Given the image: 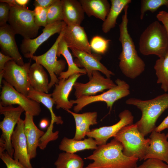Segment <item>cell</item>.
Here are the masks:
<instances>
[{"label": "cell", "instance_id": "obj_1", "mask_svg": "<svg viewBox=\"0 0 168 168\" xmlns=\"http://www.w3.org/2000/svg\"><path fill=\"white\" fill-rule=\"evenodd\" d=\"M128 5L124 8L122 21L119 25L120 32L119 40L122 47V50L119 58V67L122 73L126 77L131 79H135L144 71L145 64L138 56L134 42L128 32Z\"/></svg>", "mask_w": 168, "mask_h": 168}, {"label": "cell", "instance_id": "obj_2", "mask_svg": "<svg viewBox=\"0 0 168 168\" xmlns=\"http://www.w3.org/2000/svg\"><path fill=\"white\" fill-rule=\"evenodd\" d=\"M122 143L114 138L109 143L98 146L85 159L93 162L83 168H136L139 160L125 155Z\"/></svg>", "mask_w": 168, "mask_h": 168}, {"label": "cell", "instance_id": "obj_3", "mask_svg": "<svg viewBox=\"0 0 168 168\" xmlns=\"http://www.w3.org/2000/svg\"><path fill=\"white\" fill-rule=\"evenodd\" d=\"M125 102L127 104L136 106L141 110V118L135 124L139 131L145 137L155 129L158 118L168 108V93L147 100L130 98Z\"/></svg>", "mask_w": 168, "mask_h": 168}, {"label": "cell", "instance_id": "obj_4", "mask_svg": "<svg viewBox=\"0 0 168 168\" xmlns=\"http://www.w3.org/2000/svg\"><path fill=\"white\" fill-rule=\"evenodd\" d=\"M139 48L143 55L164 57L168 50V37L163 25L156 21L150 24L140 35Z\"/></svg>", "mask_w": 168, "mask_h": 168}, {"label": "cell", "instance_id": "obj_5", "mask_svg": "<svg viewBox=\"0 0 168 168\" xmlns=\"http://www.w3.org/2000/svg\"><path fill=\"white\" fill-rule=\"evenodd\" d=\"M10 6L9 25L15 34L24 39H32L37 37L40 27L36 24L33 11L17 5L15 0H3Z\"/></svg>", "mask_w": 168, "mask_h": 168}, {"label": "cell", "instance_id": "obj_6", "mask_svg": "<svg viewBox=\"0 0 168 168\" xmlns=\"http://www.w3.org/2000/svg\"><path fill=\"white\" fill-rule=\"evenodd\" d=\"M114 137L122 143L125 155L137 158L140 160L144 159L150 139L145 138L135 124L124 127Z\"/></svg>", "mask_w": 168, "mask_h": 168}, {"label": "cell", "instance_id": "obj_7", "mask_svg": "<svg viewBox=\"0 0 168 168\" xmlns=\"http://www.w3.org/2000/svg\"><path fill=\"white\" fill-rule=\"evenodd\" d=\"M116 85L102 93L91 96H83L75 100H70L71 102L76 104L73 107L74 112L77 113L86 106L98 101L105 102L110 112L114 103L117 100L128 96L130 94V86L124 81L117 79Z\"/></svg>", "mask_w": 168, "mask_h": 168}, {"label": "cell", "instance_id": "obj_8", "mask_svg": "<svg viewBox=\"0 0 168 168\" xmlns=\"http://www.w3.org/2000/svg\"><path fill=\"white\" fill-rule=\"evenodd\" d=\"M24 111L20 106L15 107L12 105L3 106L0 104V113L4 117L0 123V128L2 131L0 138V152L5 150L12 157L14 150L11 143V137L15 127Z\"/></svg>", "mask_w": 168, "mask_h": 168}, {"label": "cell", "instance_id": "obj_9", "mask_svg": "<svg viewBox=\"0 0 168 168\" xmlns=\"http://www.w3.org/2000/svg\"><path fill=\"white\" fill-rule=\"evenodd\" d=\"M64 30L59 34L54 44L48 50L40 55H33L31 58L35 63L42 65L49 72L50 77L49 84V90L54 85L58 83L59 79L57 75L59 76L63 72L66 67V62L64 60L57 59L58 46L63 36Z\"/></svg>", "mask_w": 168, "mask_h": 168}, {"label": "cell", "instance_id": "obj_10", "mask_svg": "<svg viewBox=\"0 0 168 168\" xmlns=\"http://www.w3.org/2000/svg\"><path fill=\"white\" fill-rule=\"evenodd\" d=\"M2 84L0 104L3 106L18 105L25 112L34 116L40 114L41 111L40 103L18 92L4 80H2Z\"/></svg>", "mask_w": 168, "mask_h": 168}, {"label": "cell", "instance_id": "obj_11", "mask_svg": "<svg viewBox=\"0 0 168 168\" xmlns=\"http://www.w3.org/2000/svg\"><path fill=\"white\" fill-rule=\"evenodd\" d=\"M30 65L29 62L20 66L12 60L6 63L3 70L4 80L17 91L27 96L31 87L28 76Z\"/></svg>", "mask_w": 168, "mask_h": 168}, {"label": "cell", "instance_id": "obj_12", "mask_svg": "<svg viewBox=\"0 0 168 168\" xmlns=\"http://www.w3.org/2000/svg\"><path fill=\"white\" fill-rule=\"evenodd\" d=\"M119 117L120 119L116 123L92 129L86 133V136L94 139L98 146L106 144L109 138L114 137L122 128L133 124V116L128 110H125L120 112Z\"/></svg>", "mask_w": 168, "mask_h": 168}, {"label": "cell", "instance_id": "obj_13", "mask_svg": "<svg viewBox=\"0 0 168 168\" xmlns=\"http://www.w3.org/2000/svg\"><path fill=\"white\" fill-rule=\"evenodd\" d=\"M27 96L39 103L44 105L49 110L51 116V121L48 129L41 139L44 142L48 143L49 142L56 140L58 137L59 131L53 132L54 124H62L63 123L61 117L56 116L53 110L54 102L52 97L51 94L46 93L34 90L31 87L29 91Z\"/></svg>", "mask_w": 168, "mask_h": 168}, {"label": "cell", "instance_id": "obj_14", "mask_svg": "<svg viewBox=\"0 0 168 168\" xmlns=\"http://www.w3.org/2000/svg\"><path fill=\"white\" fill-rule=\"evenodd\" d=\"M67 25L63 21H59L48 24L39 36L32 39H23L20 45V50L24 56L31 58L39 47L52 35L59 34Z\"/></svg>", "mask_w": 168, "mask_h": 168}, {"label": "cell", "instance_id": "obj_15", "mask_svg": "<svg viewBox=\"0 0 168 168\" xmlns=\"http://www.w3.org/2000/svg\"><path fill=\"white\" fill-rule=\"evenodd\" d=\"M116 85L110 78H105L99 71H94L89 81L83 83L76 82L73 87L76 99L83 96H94L106 89H110Z\"/></svg>", "mask_w": 168, "mask_h": 168}, {"label": "cell", "instance_id": "obj_16", "mask_svg": "<svg viewBox=\"0 0 168 168\" xmlns=\"http://www.w3.org/2000/svg\"><path fill=\"white\" fill-rule=\"evenodd\" d=\"M70 49L73 56L76 58L74 61L75 64L78 67L83 68L86 70L89 79L92 77L93 71L95 70L101 72L108 78L114 75L100 62L101 58L100 55L90 54L73 48Z\"/></svg>", "mask_w": 168, "mask_h": 168}, {"label": "cell", "instance_id": "obj_17", "mask_svg": "<svg viewBox=\"0 0 168 168\" xmlns=\"http://www.w3.org/2000/svg\"><path fill=\"white\" fill-rule=\"evenodd\" d=\"M24 121L20 119L18 122L11 137V143L14 150L13 158L26 168H33L28 154V146L24 131Z\"/></svg>", "mask_w": 168, "mask_h": 168}, {"label": "cell", "instance_id": "obj_18", "mask_svg": "<svg viewBox=\"0 0 168 168\" xmlns=\"http://www.w3.org/2000/svg\"><path fill=\"white\" fill-rule=\"evenodd\" d=\"M82 74L76 73L70 76L66 79H59L57 84H55V88L51 94L52 97L57 109H63L65 110H70L73 106L68 97L75 83Z\"/></svg>", "mask_w": 168, "mask_h": 168}, {"label": "cell", "instance_id": "obj_19", "mask_svg": "<svg viewBox=\"0 0 168 168\" xmlns=\"http://www.w3.org/2000/svg\"><path fill=\"white\" fill-rule=\"evenodd\" d=\"M63 37L70 49L92 54L86 34L84 28L80 25H67L64 30Z\"/></svg>", "mask_w": 168, "mask_h": 168}, {"label": "cell", "instance_id": "obj_20", "mask_svg": "<svg viewBox=\"0 0 168 168\" xmlns=\"http://www.w3.org/2000/svg\"><path fill=\"white\" fill-rule=\"evenodd\" d=\"M15 33L8 24L0 26V47L3 54L12 58L18 65L25 64L15 39Z\"/></svg>", "mask_w": 168, "mask_h": 168}, {"label": "cell", "instance_id": "obj_21", "mask_svg": "<svg viewBox=\"0 0 168 168\" xmlns=\"http://www.w3.org/2000/svg\"><path fill=\"white\" fill-rule=\"evenodd\" d=\"M149 138L150 145L144 160L156 159L165 161L168 165V141L166 135L154 130Z\"/></svg>", "mask_w": 168, "mask_h": 168}, {"label": "cell", "instance_id": "obj_22", "mask_svg": "<svg viewBox=\"0 0 168 168\" xmlns=\"http://www.w3.org/2000/svg\"><path fill=\"white\" fill-rule=\"evenodd\" d=\"M24 131L26 137L28 154L31 160L37 156V149L39 141L45 133L39 129L35 125L33 120L34 116L27 112L25 113Z\"/></svg>", "mask_w": 168, "mask_h": 168}, {"label": "cell", "instance_id": "obj_23", "mask_svg": "<svg viewBox=\"0 0 168 168\" xmlns=\"http://www.w3.org/2000/svg\"><path fill=\"white\" fill-rule=\"evenodd\" d=\"M66 111L71 114L75 120L76 131L73 138L75 139L81 140L84 138L86 133L91 130L90 126L97 124V114L96 111L78 114L70 110Z\"/></svg>", "mask_w": 168, "mask_h": 168}, {"label": "cell", "instance_id": "obj_24", "mask_svg": "<svg viewBox=\"0 0 168 168\" xmlns=\"http://www.w3.org/2000/svg\"><path fill=\"white\" fill-rule=\"evenodd\" d=\"M63 21L67 26L80 25L85 17L82 6L77 0H62Z\"/></svg>", "mask_w": 168, "mask_h": 168}, {"label": "cell", "instance_id": "obj_25", "mask_svg": "<svg viewBox=\"0 0 168 168\" xmlns=\"http://www.w3.org/2000/svg\"><path fill=\"white\" fill-rule=\"evenodd\" d=\"M41 65L36 63L31 65L28 76L31 87L34 90L48 93L49 90L48 75Z\"/></svg>", "mask_w": 168, "mask_h": 168}, {"label": "cell", "instance_id": "obj_26", "mask_svg": "<svg viewBox=\"0 0 168 168\" xmlns=\"http://www.w3.org/2000/svg\"><path fill=\"white\" fill-rule=\"evenodd\" d=\"M89 17L94 16L103 21L109 12L111 5L107 0H79Z\"/></svg>", "mask_w": 168, "mask_h": 168}, {"label": "cell", "instance_id": "obj_27", "mask_svg": "<svg viewBox=\"0 0 168 168\" xmlns=\"http://www.w3.org/2000/svg\"><path fill=\"white\" fill-rule=\"evenodd\" d=\"M97 147L96 141L91 138L77 140L64 137L60 142L59 148L64 152L75 153L85 150H95Z\"/></svg>", "mask_w": 168, "mask_h": 168}, {"label": "cell", "instance_id": "obj_28", "mask_svg": "<svg viewBox=\"0 0 168 168\" xmlns=\"http://www.w3.org/2000/svg\"><path fill=\"white\" fill-rule=\"evenodd\" d=\"M68 48L63 37L58 44L57 55L60 57L62 55L64 57L68 64V69L67 71H63L61 73L58 78L59 79H67L70 76L76 73H81L82 75L87 74L85 69L81 68L75 64Z\"/></svg>", "mask_w": 168, "mask_h": 168}, {"label": "cell", "instance_id": "obj_29", "mask_svg": "<svg viewBox=\"0 0 168 168\" xmlns=\"http://www.w3.org/2000/svg\"><path fill=\"white\" fill-rule=\"evenodd\" d=\"M111 6L109 13L102 26L105 33L109 32L117 24L119 16L125 7L132 2L131 0H110Z\"/></svg>", "mask_w": 168, "mask_h": 168}, {"label": "cell", "instance_id": "obj_30", "mask_svg": "<svg viewBox=\"0 0 168 168\" xmlns=\"http://www.w3.org/2000/svg\"><path fill=\"white\" fill-rule=\"evenodd\" d=\"M54 165L56 168H83L84 161L75 153L63 152L58 154Z\"/></svg>", "mask_w": 168, "mask_h": 168}, {"label": "cell", "instance_id": "obj_31", "mask_svg": "<svg viewBox=\"0 0 168 168\" xmlns=\"http://www.w3.org/2000/svg\"><path fill=\"white\" fill-rule=\"evenodd\" d=\"M157 77V83L165 92L168 91V50L164 57L157 59L154 66Z\"/></svg>", "mask_w": 168, "mask_h": 168}, {"label": "cell", "instance_id": "obj_32", "mask_svg": "<svg viewBox=\"0 0 168 168\" xmlns=\"http://www.w3.org/2000/svg\"><path fill=\"white\" fill-rule=\"evenodd\" d=\"M62 0H56L48 8L47 11L48 24L55 22L63 21Z\"/></svg>", "mask_w": 168, "mask_h": 168}, {"label": "cell", "instance_id": "obj_33", "mask_svg": "<svg viewBox=\"0 0 168 168\" xmlns=\"http://www.w3.org/2000/svg\"><path fill=\"white\" fill-rule=\"evenodd\" d=\"M165 6L168 7V0H142L141 1L140 18L142 20L145 12L149 11L152 13L160 7Z\"/></svg>", "mask_w": 168, "mask_h": 168}, {"label": "cell", "instance_id": "obj_34", "mask_svg": "<svg viewBox=\"0 0 168 168\" xmlns=\"http://www.w3.org/2000/svg\"><path fill=\"white\" fill-rule=\"evenodd\" d=\"M110 41L101 36H95L90 41V47L91 50L98 54H103L107 51Z\"/></svg>", "mask_w": 168, "mask_h": 168}, {"label": "cell", "instance_id": "obj_35", "mask_svg": "<svg viewBox=\"0 0 168 168\" xmlns=\"http://www.w3.org/2000/svg\"><path fill=\"white\" fill-rule=\"evenodd\" d=\"M0 158L7 168H26L18 161L13 159L6 151L0 152Z\"/></svg>", "mask_w": 168, "mask_h": 168}, {"label": "cell", "instance_id": "obj_36", "mask_svg": "<svg viewBox=\"0 0 168 168\" xmlns=\"http://www.w3.org/2000/svg\"><path fill=\"white\" fill-rule=\"evenodd\" d=\"M136 168H168V165L163 161L155 159H148Z\"/></svg>", "mask_w": 168, "mask_h": 168}, {"label": "cell", "instance_id": "obj_37", "mask_svg": "<svg viewBox=\"0 0 168 168\" xmlns=\"http://www.w3.org/2000/svg\"><path fill=\"white\" fill-rule=\"evenodd\" d=\"M10 6L5 2H0V26L6 25L8 21Z\"/></svg>", "mask_w": 168, "mask_h": 168}, {"label": "cell", "instance_id": "obj_38", "mask_svg": "<svg viewBox=\"0 0 168 168\" xmlns=\"http://www.w3.org/2000/svg\"><path fill=\"white\" fill-rule=\"evenodd\" d=\"M48 8H44L40 12L34 14L35 22L40 27H45L47 25V11Z\"/></svg>", "mask_w": 168, "mask_h": 168}, {"label": "cell", "instance_id": "obj_39", "mask_svg": "<svg viewBox=\"0 0 168 168\" xmlns=\"http://www.w3.org/2000/svg\"><path fill=\"white\" fill-rule=\"evenodd\" d=\"M167 12L164 11L159 12L156 16L158 21H161L164 26L168 37V19Z\"/></svg>", "mask_w": 168, "mask_h": 168}, {"label": "cell", "instance_id": "obj_40", "mask_svg": "<svg viewBox=\"0 0 168 168\" xmlns=\"http://www.w3.org/2000/svg\"><path fill=\"white\" fill-rule=\"evenodd\" d=\"M56 0H35L33 3L35 7H40L43 8H48Z\"/></svg>", "mask_w": 168, "mask_h": 168}, {"label": "cell", "instance_id": "obj_41", "mask_svg": "<svg viewBox=\"0 0 168 168\" xmlns=\"http://www.w3.org/2000/svg\"><path fill=\"white\" fill-rule=\"evenodd\" d=\"M13 60L11 57L6 55L0 52V72L4 70L6 63L10 60Z\"/></svg>", "mask_w": 168, "mask_h": 168}, {"label": "cell", "instance_id": "obj_42", "mask_svg": "<svg viewBox=\"0 0 168 168\" xmlns=\"http://www.w3.org/2000/svg\"><path fill=\"white\" fill-rule=\"evenodd\" d=\"M166 128L168 129V115L154 130L156 132H160Z\"/></svg>", "mask_w": 168, "mask_h": 168}, {"label": "cell", "instance_id": "obj_43", "mask_svg": "<svg viewBox=\"0 0 168 168\" xmlns=\"http://www.w3.org/2000/svg\"><path fill=\"white\" fill-rule=\"evenodd\" d=\"M29 0H15L16 3L18 6L26 7V5L28 3Z\"/></svg>", "mask_w": 168, "mask_h": 168}, {"label": "cell", "instance_id": "obj_44", "mask_svg": "<svg viewBox=\"0 0 168 168\" xmlns=\"http://www.w3.org/2000/svg\"><path fill=\"white\" fill-rule=\"evenodd\" d=\"M48 125V122L47 119H43L40 123V127L42 129L45 128Z\"/></svg>", "mask_w": 168, "mask_h": 168}, {"label": "cell", "instance_id": "obj_45", "mask_svg": "<svg viewBox=\"0 0 168 168\" xmlns=\"http://www.w3.org/2000/svg\"><path fill=\"white\" fill-rule=\"evenodd\" d=\"M166 135L167 138H168V132Z\"/></svg>", "mask_w": 168, "mask_h": 168}, {"label": "cell", "instance_id": "obj_46", "mask_svg": "<svg viewBox=\"0 0 168 168\" xmlns=\"http://www.w3.org/2000/svg\"><path fill=\"white\" fill-rule=\"evenodd\" d=\"M167 18L168 19V12H167Z\"/></svg>", "mask_w": 168, "mask_h": 168}, {"label": "cell", "instance_id": "obj_47", "mask_svg": "<svg viewBox=\"0 0 168 168\" xmlns=\"http://www.w3.org/2000/svg\"><path fill=\"white\" fill-rule=\"evenodd\" d=\"M41 168H45L44 167H42Z\"/></svg>", "mask_w": 168, "mask_h": 168}, {"label": "cell", "instance_id": "obj_48", "mask_svg": "<svg viewBox=\"0 0 168 168\" xmlns=\"http://www.w3.org/2000/svg\"></svg>", "mask_w": 168, "mask_h": 168}]
</instances>
